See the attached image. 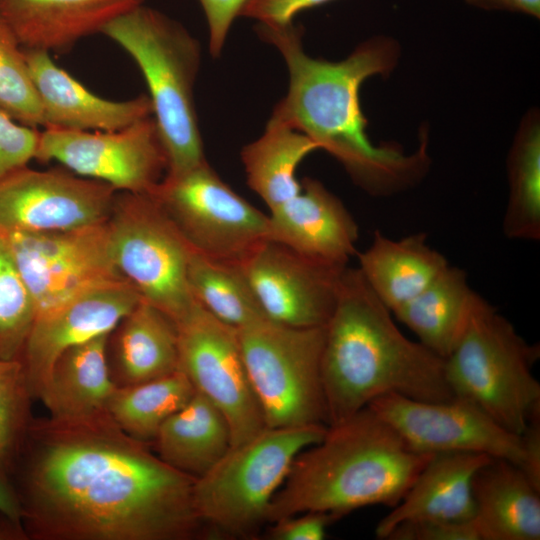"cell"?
I'll list each match as a JSON object with an SVG mask.
<instances>
[{"label": "cell", "instance_id": "6da1fadb", "mask_svg": "<svg viewBox=\"0 0 540 540\" xmlns=\"http://www.w3.org/2000/svg\"><path fill=\"white\" fill-rule=\"evenodd\" d=\"M10 479L34 540H190L209 536L195 479L107 413L32 419Z\"/></svg>", "mask_w": 540, "mask_h": 540}, {"label": "cell", "instance_id": "7a4b0ae2", "mask_svg": "<svg viewBox=\"0 0 540 540\" xmlns=\"http://www.w3.org/2000/svg\"><path fill=\"white\" fill-rule=\"evenodd\" d=\"M256 31L282 55L289 72L287 94L269 120L312 139L345 168L367 193L386 197L414 187L430 167L427 130L417 149L406 154L394 143L375 145L367 134L359 99L363 82L388 75L400 58V45L391 37L374 36L345 59L329 61L309 56L302 27L258 24Z\"/></svg>", "mask_w": 540, "mask_h": 540}, {"label": "cell", "instance_id": "3957f363", "mask_svg": "<svg viewBox=\"0 0 540 540\" xmlns=\"http://www.w3.org/2000/svg\"><path fill=\"white\" fill-rule=\"evenodd\" d=\"M321 371L328 425L387 394L422 401L454 398L445 359L400 331L358 268L343 272L325 325Z\"/></svg>", "mask_w": 540, "mask_h": 540}, {"label": "cell", "instance_id": "277c9868", "mask_svg": "<svg viewBox=\"0 0 540 540\" xmlns=\"http://www.w3.org/2000/svg\"><path fill=\"white\" fill-rule=\"evenodd\" d=\"M434 454L408 446L370 407L327 426L302 450L276 494L268 523L304 512L335 520L366 506H396Z\"/></svg>", "mask_w": 540, "mask_h": 540}, {"label": "cell", "instance_id": "5b68a950", "mask_svg": "<svg viewBox=\"0 0 540 540\" xmlns=\"http://www.w3.org/2000/svg\"><path fill=\"white\" fill-rule=\"evenodd\" d=\"M101 33L122 47L143 74L167 155L165 176L206 163L194 104L201 63L197 39L176 20L144 4L110 22Z\"/></svg>", "mask_w": 540, "mask_h": 540}, {"label": "cell", "instance_id": "8992f818", "mask_svg": "<svg viewBox=\"0 0 540 540\" xmlns=\"http://www.w3.org/2000/svg\"><path fill=\"white\" fill-rule=\"evenodd\" d=\"M539 356V345L529 344L477 293L466 326L445 358V376L454 397L522 435L540 413V383L533 374Z\"/></svg>", "mask_w": 540, "mask_h": 540}, {"label": "cell", "instance_id": "52a82bcc", "mask_svg": "<svg viewBox=\"0 0 540 540\" xmlns=\"http://www.w3.org/2000/svg\"><path fill=\"white\" fill-rule=\"evenodd\" d=\"M327 425L265 427L231 446L195 479V509L209 536L250 538L268 523L271 501L295 457L322 439Z\"/></svg>", "mask_w": 540, "mask_h": 540}, {"label": "cell", "instance_id": "ba28073f", "mask_svg": "<svg viewBox=\"0 0 540 540\" xmlns=\"http://www.w3.org/2000/svg\"><path fill=\"white\" fill-rule=\"evenodd\" d=\"M237 330L266 427L328 426L321 371L325 326L297 328L261 318Z\"/></svg>", "mask_w": 540, "mask_h": 540}, {"label": "cell", "instance_id": "9c48e42d", "mask_svg": "<svg viewBox=\"0 0 540 540\" xmlns=\"http://www.w3.org/2000/svg\"><path fill=\"white\" fill-rule=\"evenodd\" d=\"M118 271L175 323L195 307L188 285L193 249L150 193L117 192L107 221Z\"/></svg>", "mask_w": 540, "mask_h": 540}, {"label": "cell", "instance_id": "30bf717a", "mask_svg": "<svg viewBox=\"0 0 540 540\" xmlns=\"http://www.w3.org/2000/svg\"><path fill=\"white\" fill-rule=\"evenodd\" d=\"M368 407L391 425L414 451L476 453L520 466L540 485V418L522 435L512 433L473 403L454 397L422 401L387 394Z\"/></svg>", "mask_w": 540, "mask_h": 540}, {"label": "cell", "instance_id": "8fae6325", "mask_svg": "<svg viewBox=\"0 0 540 540\" xmlns=\"http://www.w3.org/2000/svg\"><path fill=\"white\" fill-rule=\"evenodd\" d=\"M189 246L213 260L242 264L269 240V218L228 186L208 162L164 176L150 192Z\"/></svg>", "mask_w": 540, "mask_h": 540}, {"label": "cell", "instance_id": "7c38bea8", "mask_svg": "<svg viewBox=\"0 0 540 540\" xmlns=\"http://www.w3.org/2000/svg\"><path fill=\"white\" fill-rule=\"evenodd\" d=\"M35 159L57 161L72 173L118 192L150 193L164 178L167 155L153 116L113 131L44 127Z\"/></svg>", "mask_w": 540, "mask_h": 540}, {"label": "cell", "instance_id": "4fadbf2b", "mask_svg": "<svg viewBox=\"0 0 540 540\" xmlns=\"http://www.w3.org/2000/svg\"><path fill=\"white\" fill-rule=\"evenodd\" d=\"M176 324L179 369L225 416L231 446L262 431L266 425L247 373L238 330L198 303Z\"/></svg>", "mask_w": 540, "mask_h": 540}, {"label": "cell", "instance_id": "5bb4252c", "mask_svg": "<svg viewBox=\"0 0 540 540\" xmlns=\"http://www.w3.org/2000/svg\"><path fill=\"white\" fill-rule=\"evenodd\" d=\"M1 235L32 295L36 316L93 287L125 279L113 259L107 222L61 232Z\"/></svg>", "mask_w": 540, "mask_h": 540}, {"label": "cell", "instance_id": "9a60e30c", "mask_svg": "<svg viewBox=\"0 0 540 540\" xmlns=\"http://www.w3.org/2000/svg\"><path fill=\"white\" fill-rule=\"evenodd\" d=\"M117 192L69 170L27 165L0 180V234L61 232L105 223Z\"/></svg>", "mask_w": 540, "mask_h": 540}, {"label": "cell", "instance_id": "2e32d148", "mask_svg": "<svg viewBox=\"0 0 540 540\" xmlns=\"http://www.w3.org/2000/svg\"><path fill=\"white\" fill-rule=\"evenodd\" d=\"M241 266L266 318L297 328L328 323L347 267L308 259L271 240L257 247Z\"/></svg>", "mask_w": 540, "mask_h": 540}, {"label": "cell", "instance_id": "e0dca14e", "mask_svg": "<svg viewBox=\"0 0 540 540\" xmlns=\"http://www.w3.org/2000/svg\"><path fill=\"white\" fill-rule=\"evenodd\" d=\"M142 297L126 279L86 290L36 316L20 361L33 400L58 357L70 347L109 333Z\"/></svg>", "mask_w": 540, "mask_h": 540}, {"label": "cell", "instance_id": "ac0fdd59", "mask_svg": "<svg viewBox=\"0 0 540 540\" xmlns=\"http://www.w3.org/2000/svg\"><path fill=\"white\" fill-rule=\"evenodd\" d=\"M269 240L317 262L345 267L356 253L358 226L320 181L304 178L300 192L270 211Z\"/></svg>", "mask_w": 540, "mask_h": 540}, {"label": "cell", "instance_id": "d6986e66", "mask_svg": "<svg viewBox=\"0 0 540 540\" xmlns=\"http://www.w3.org/2000/svg\"><path fill=\"white\" fill-rule=\"evenodd\" d=\"M24 51L42 106L43 127L113 131L152 116L148 95L125 101L99 97L56 65L50 52Z\"/></svg>", "mask_w": 540, "mask_h": 540}, {"label": "cell", "instance_id": "ffe728a7", "mask_svg": "<svg viewBox=\"0 0 540 540\" xmlns=\"http://www.w3.org/2000/svg\"><path fill=\"white\" fill-rule=\"evenodd\" d=\"M145 0H0V17L25 49L67 50Z\"/></svg>", "mask_w": 540, "mask_h": 540}, {"label": "cell", "instance_id": "44dd1931", "mask_svg": "<svg viewBox=\"0 0 540 540\" xmlns=\"http://www.w3.org/2000/svg\"><path fill=\"white\" fill-rule=\"evenodd\" d=\"M491 457L476 453L434 454L401 501L376 525L378 539L406 521L469 522L474 517L472 481Z\"/></svg>", "mask_w": 540, "mask_h": 540}, {"label": "cell", "instance_id": "7402d4cb", "mask_svg": "<svg viewBox=\"0 0 540 540\" xmlns=\"http://www.w3.org/2000/svg\"><path fill=\"white\" fill-rule=\"evenodd\" d=\"M479 540H539L540 485L518 465L492 458L472 481Z\"/></svg>", "mask_w": 540, "mask_h": 540}, {"label": "cell", "instance_id": "603a6c76", "mask_svg": "<svg viewBox=\"0 0 540 540\" xmlns=\"http://www.w3.org/2000/svg\"><path fill=\"white\" fill-rule=\"evenodd\" d=\"M106 356L116 387L170 375L180 370L177 324L142 299L109 332Z\"/></svg>", "mask_w": 540, "mask_h": 540}, {"label": "cell", "instance_id": "cb8c5ba5", "mask_svg": "<svg viewBox=\"0 0 540 540\" xmlns=\"http://www.w3.org/2000/svg\"><path fill=\"white\" fill-rule=\"evenodd\" d=\"M357 256L361 275L391 313L419 294L449 265L422 232L392 239L375 230L369 247Z\"/></svg>", "mask_w": 540, "mask_h": 540}, {"label": "cell", "instance_id": "d4e9b609", "mask_svg": "<svg viewBox=\"0 0 540 540\" xmlns=\"http://www.w3.org/2000/svg\"><path fill=\"white\" fill-rule=\"evenodd\" d=\"M108 334L70 347L58 357L38 399L49 417L81 421L108 412L116 388L106 356Z\"/></svg>", "mask_w": 540, "mask_h": 540}, {"label": "cell", "instance_id": "484cf974", "mask_svg": "<svg viewBox=\"0 0 540 540\" xmlns=\"http://www.w3.org/2000/svg\"><path fill=\"white\" fill-rule=\"evenodd\" d=\"M151 444L166 464L197 479L228 451L231 434L222 412L196 391L161 425Z\"/></svg>", "mask_w": 540, "mask_h": 540}, {"label": "cell", "instance_id": "4316f807", "mask_svg": "<svg viewBox=\"0 0 540 540\" xmlns=\"http://www.w3.org/2000/svg\"><path fill=\"white\" fill-rule=\"evenodd\" d=\"M476 295L466 272L449 264L392 314L417 336L418 342L445 359L466 326Z\"/></svg>", "mask_w": 540, "mask_h": 540}, {"label": "cell", "instance_id": "83f0119b", "mask_svg": "<svg viewBox=\"0 0 540 540\" xmlns=\"http://www.w3.org/2000/svg\"><path fill=\"white\" fill-rule=\"evenodd\" d=\"M316 150L318 145L307 135L269 120L264 133L241 151L249 187L270 211L278 208L300 192L296 170Z\"/></svg>", "mask_w": 540, "mask_h": 540}, {"label": "cell", "instance_id": "f1b7e54d", "mask_svg": "<svg viewBox=\"0 0 540 540\" xmlns=\"http://www.w3.org/2000/svg\"><path fill=\"white\" fill-rule=\"evenodd\" d=\"M508 200L502 221L512 240L540 239V117L536 108L521 119L507 157Z\"/></svg>", "mask_w": 540, "mask_h": 540}, {"label": "cell", "instance_id": "f546056e", "mask_svg": "<svg viewBox=\"0 0 540 540\" xmlns=\"http://www.w3.org/2000/svg\"><path fill=\"white\" fill-rule=\"evenodd\" d=\"M195 392L188 377L178 370L148 382L116 387L107 411L122 431L151 444L161 425L186 405Z\"/></svg>", "mask_w": 540, "mask_h": 540}, {"label": "cell", "instance_id": "4dcf8cb0", "mask_svg": "<svg viewBox=\"0 0 540 540\" xmlns=\"http://www.w3.org/2000/svg\"><path fill=\"white\" fill-rule=\"evenodd\" d=\"M188 285L199 305L236 329L266 318L241 264L213 260L193 250Z\"/></svg>", "mask_w": 540, "mask_h": 540}, {"label": "cell", "instance_id": "1f68e13d", "mask_svg": "<svg viewBox=\"0 0 540 540\" xmlns=\"http://www.w3.org/2000/svg\"><path fill=\"white\" fill-rule=\"evenodd\" d=\"M36 307L6 238L0 234V360H20Z\"/></svg>", "mask_w": 540, "mask_h": 540}, {"label": "cell", "instance_id": "d6a6232c", "mask_svg": "<svg viewBox=\"0 0 540 540\" xmlns=\"http://www.w3.org/2000/svg\"><path fill=\"white\" fill-rule=\"evenodd\" d=\"M0 111L15 121L43 126L40 99L25 51L10 26L0 17Z\"/></svg>", "mask_w": 540, "mask_h": 540}, {"label": "cell", "instance_id": "836d02e7", "mask_svg": "<svg viewBox=\"0 0 540 540\" xmlns=\"http://www.w3.org/2000/svg\"><path fill=\"white\" fill-rule=\"evenodd\" d=\"M32 397L20 360H0V469L9 477L33 419Z\"/></svg>", "mask_w": 540, "mask_h": 540}, {"label": "cell", "instance_id": "e575fe53", "mask_svg": "<svg viewBox=\"0 0 540 540\" xmlns=\"http://www.w3.org/2000/svg\"><path fill=\"white\" fill-rule=\"evenodd\" d=\"M40 131L0 111V180L35 159Z\"/></svg>", "mask_w": 540, "mask_h": 540}, {"label": "cell", "instance_id": "d590c367", "mask_svg": "<svg viewBox=\"0 0 540 540\" xmlns=\"http://www.w3.org/2000/svg\"><path fill=\"white\" fill-rule=\"evenodd\" d=\"M385 540H479L469 522L406 521L396 525Z\"/></svg>", "mask_w": 540, "mask_h": 540}, {"label": "cell", "instance_id": "8d00e7d4", "mask_svg": "<svg viewBox=\"0 0 540 540\" xmlns=\"http://www.w3.org/2000/svg\"><path fill=\"white\" fill-rule=\"evenodd\" d=\"M333 0H246L240 16L255 19L267 27H283L293 23L301 11Z\"/></svg>", "mask_w": 540, "mask_h": 540}, {"label": "cell", "instance_id": "74e56055", "mask_svg": "<svg viewBox=\"0 0 540 540\" xmlns=\"http://www.w3.org/2000/svg\"><path fill=\"white\" fill-rule=\"evenodd\" d=\"M335 519L323 512H304L273 522L272 540H322L328 525Z\"/></svg>", "mask_w": 540, "mask_h": 540}, {"label": "cell", "instance_id": "f35d334b", "mask_svg": "<svg viewBox=\"0 0 540 540\" xmlns=\"http://www.w3.org/2000/svg\"><path fill=\"white\" fill-rule=\"evenodd\" d=\"M206 17L209 29V49L218 57L224 47L229 30L240 16L246 0H198Z\"/></svg>", "mask_w": 540, "mask_h": 540}, {"label": "cell", "instance_id": "ab89813d", "mask_svg": "<svg viewBox=\"0 0 540 540\" xmlns=\"http://www.w3.org/2000/svg\"><path fill=\"white\" fill-rule=\"evenodd\" d=\"M468 4L485 9L523 13L540 17V0H465Z\"/></svg>", "mask_w": 540, "mask_h": 540}, {"label": "cell", "instance_id": "60d3db41", "mask_svg": "<svg viewBox=\"0 0 540 540\" xmlns=\"http://www.w3.org/2000/svg\"><path fill=\"white\" fill-rule=\"evenodd\" d=\"M0 512L21 521L19 500L10 477L0 469Z\"/></svg>", "mask_w": 540, "mask_h": 540}]
</instances>
